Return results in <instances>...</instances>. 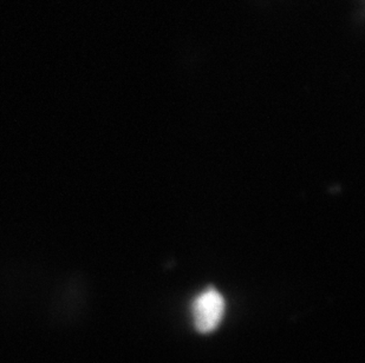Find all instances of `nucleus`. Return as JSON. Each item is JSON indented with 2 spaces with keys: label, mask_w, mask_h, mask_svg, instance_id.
Listing matches in <instances>:
<instances>
[{
  "label": "nucleus",
  "mask_w": 365,
  "mask_h": 363,
  "mask_svg": "<svg viewBox=\"0 0 365 363\" xmlns=\"http://www.w3.org/2000/svg\"><path fill=\"white\" fill-rule=\"evenodd\" d=\"M225 300L215 289L203 290L192 303V317L197 332L208 334L219 327L224 319Z\"/></svg>",
  "instance_id": "1"
}]
</instances>
